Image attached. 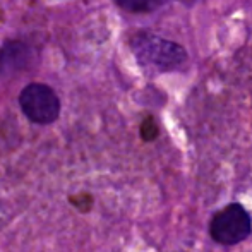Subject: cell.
Here are the masks:
<instances>
[{"mask_svg":"<svg viewBox=\"0 0 252 252\" xmlns=\"http://www.w3.org/2000/svg\"><path fill=\"white\" fill-rule=\"evenodd\" d=\"M251 216L240 204H230L215 215L211 221V237L223 246H235L251 235Z\"/></svg>","mask_w":252,"mask_h":252,"instance_id":"obj_3","label":"cell"},{"mask_svg":"<svg viewBox=\"0 0 252 252\" xmlns=\"http://www.w3.org/2000/svg\"><path fill=\"white\" fill-rule=\"evenodd\" d=\"M117 3L124 10H127V12L143 14L158 9L161 5V0H117Z\"/></svg>","mask_w":252,"mask_h":252,"instance_id":"obj_5","label":"cell"},{"mask_svg":"<svg viewBox=\"0 0 252 252\" xmlns=\"http://www.w3.org/2000/svg\"><path fill=\"white\" fill-rule=\"evenodd\" d=\"M130 48L144 67H151L159 72L180 67L187 59V53L179 43H173L151 33H137L130 40Z\"/></svg>","mask_w":252,"mask_h":252,"instance_id":"obj_1","label":"cell"},{"mask_svg":"<svg viewBox=\"0 0 252 252\" xmlns=\"http://www.w3.org/2000/svg\"><path fill=\"white\" fill-rule=\"evenodd\" d=\"M23 113L34 124L48 126L60 115V100L50 86L41 83L28 84L19 94Z\"/></svg>","mask_w":252,"mask_h":252,"instance_id":"obj_2","label":"cell"},{"mask_svg":"<svg viewBox=\"0 0 252 252\" xmlns=\"http://www.w3.org/2000/svg\"><path fill=\"white\" fill-rule=\"evenodd\" d=\"M141 136H143L144 141H153L158 136V127H156L155 120L153 119H146L143 122V127H141Z\"/></svg>","mask_w":252,"mask_h":252,"instance_id":"obj_6","label":"cell"},{"mask_svg":"<svg viewBox=\"0 0 252 252\" xmlns=\"http://www.w3.org/2000/svg\"><path fill=\"white\" fill-rule=\"evenodd\" d=\"M31 59V48L23 41H7L0 48V77H10L26 69Z\"/></svg>","mask_w":252,"mask_h":252,"instance_id":"obj_4","label":"cell"}]
</instances>
